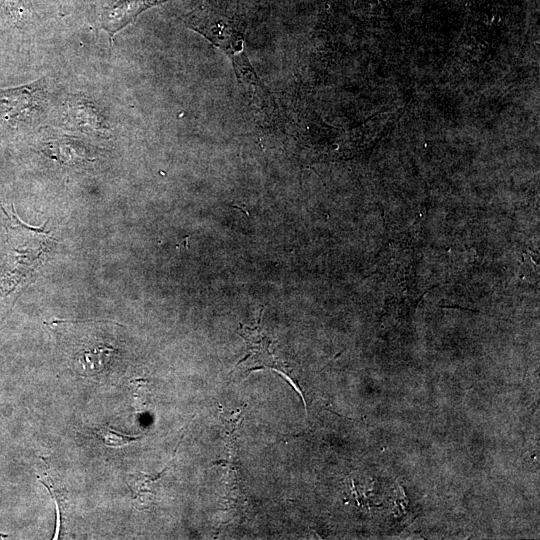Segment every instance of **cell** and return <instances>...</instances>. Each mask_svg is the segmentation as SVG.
Here are the masks:
<instances>
[{
    "label": "cell",
    "mask_w": 540,
    "mask_h": 540,
    "mask_svg": "<svg viewBox=\"0 0 540 540\" xmlns=\"http://www.w3.org/2000/svg\"><path fill=\"white\" fill-rule=\"evenodd\" d=\"M184 23L231 59L240 83L262 87L245 53L244 27L238 19L211 6L200 5L184 18Z\"/></svg>",
    "instance_id": "cell-1"
},
{
    "label": "cell",
    "mask_w": 540,
    "mask_h": 540,
    "mask_svg": "<svg viewBox=\"0 0 540 540\" xmlns=\"http://www.w3.org/2000/svg\"><path fill=\"white\" fill-rule=\"evenodd\" d=\"M262 313L263 308L256 327L250 328L241 324L240 328L237 330L238 334L244 339L247 346V354L237 363V365L246 364V366L249 367L248 371L271 368L281 372L284 375H288L287 377H290L287 369L285 368V363L273 355L270 349L272 341L263 333L261 329L260 320Z\"/></svg>",
    "instance_id": "cell-2"
},
{
    "label": "cell",
    "mask_w": 540,
    "mask_h": 540,
    "mask_svg": "<svg viewBox=\"0 0 540 540\" xmlns=\"http://www.w3.org/2000/svg\"><path fill=\"white\" fill-rule=\"evenodd\" d=\"M168 0H115L101 14V27L110 40L128 24L134 22L145 10Z\"/></svg>",
    "instance_id": "cell-3"
},
{
    "label": "cell",
    "mask_w": 540,
    "mask_h": 540,
    "mask_svg": "<svg viewBox=\"0 0 540 540\" xmlns=\"http://www.w3.org/2000/svg\"><path fill=\"white\" fill-rule=\"evenodd\" d=\"M94 434L101 442L111 448H120L139 441L142 436H131L116 431L109 426H98L93 429Z\"/></svg>",
    "instance_id": "cell-4"
},
{
    "label": "cell",
    "mask_w": 540,
    "mask_h": 540,
    "mask_svg": "<svg viewBox=\"0 0 540 540\" xmlns=\"http://www.w3.org/2000/svg\"><path fill=\"white\" fill-rule=\"evenodd\" d=\"M167 469L168 467L155 476L146 475L142 472L130 474L128 476V485L133 492L134 498L142 500L144 495L152 493L153 484L156 483Z\"/></svg>",
    "instance_id": "cell-5"
}]
</instances>
